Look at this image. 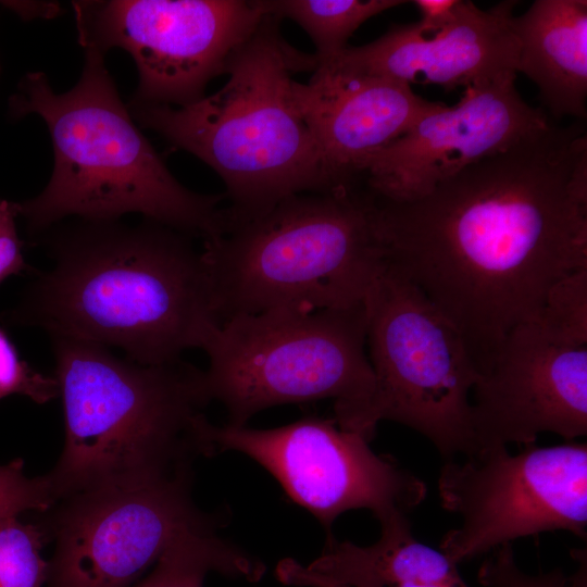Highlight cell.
I'll use <instances>...</instances> for the list:
<instances>
[{"label":"cell","instance_id":"1","mask_svg":"<svg viewBox=\"0 0 587 587\" xmlns=\"http://www.w3.org/2000/svg\"><path fill=\"white\" fill-rule=\"evenodd\" d=\"M373 198L387 265L457 327L479 374L515 326L538 319L553 286L587 267L579 123L551 124L420 199Z\"/></svg>","mask_w":587,"mask_h":587},{"label":"cell","instance_id":"2","mask_svg":"<svg viewBox=\"0 0 587 587\" xmlns=\"http://www.w3.org/2000/svg\"><path fill=\"white\" fill-rule=\"evenodd\" d=\"M190 238L149 220L64 227L50 241L53 267L13 317L52 337L118 347L146 365L203 350L221 321L208 264Z\"/></svg>","mask_w":587,"mask_h":587},{"label":"cell","instance_id":"3","mask_svg":"<svg viewBox=\"0 0 587 587\" xmlns=\"http://www.w3.org/2000/svg\"><path fill=\"white\" fill-rule=\"evenodd\" d=\"M9 117L39 115L50 132L54 166L46 188L18 202L28 232L47 230L74 215L117 221L147 220L203 241L230 226L225 195H203L182 185L135 125L115 87L104 54L85 51L76 85L55 93L42 72L27 73L9 98Z\"/></svg>","mask_w":587,"mask_h":587},{"label":"cell","instance_id":"4","mask_svg":"<svg viewBox=\"0 0 587 587\" xmlns=\"http://www.w3.org/2000/svg\"><path fill=\"white\" fill-rule=\"evenodd\" d=\"M52 338L64 446L43 476L55 502L167 479L210 457L204 371L182 360L140 364L99 344Z\"/></svg>","mask_w":587,"mask_h":587},{"label":"cell","instance_id":"5","mask_svg":"<svg viewBox=\"0 0 587 587\" xmlns=\"http://www.w3.org/2000/svg\"><path fill=\"white\" fill-rule=\"evenodd\" d=\"M279 22L264 15L232 55L228 79L216 92L183 108L128 104L141 126L221 177L232 226L288 197L339 187L294 97L292 73L314 71L315 58L290 47Z\"/></svg>","mask_w":587,"mask_h":587},{"label":"cell","instance_id":"6","mask_svg":"<svg viewBox=\"0 0 587 587\" xmlns=\"http://www.w3.org/2000/svg\"><path fill=\"white\" fill-rule=\"evenodd\" d=\"M221 324L276 309L358 305L386 268L364 184L288 197L203 241Z\"/></svg>","mask_w":587,"mask_h":587},{"label":"cell","instance_id":"7","mask_svg":"<svg viewBox=\"0 0 587 587\" xmlns=\"http://www.w3.org/2000/svg\"><path fill=\"white\" fill-rule=\"evenodd\" d=\"M366 332L365 301L233 316L203 348L210 398L225 407L232 426L275 405L332 399L336 423L370 441L377 423Z\"/></svg>","mask_w":587,"mask_h":587},{"label":"cell","instance_id":"8","mask_svg":"<svg viewBox=\"0 0 587 587\" xmlns=\"http://www.w3.org/2000/svg\"><path fill=\"white\" fill-rule=\"evenodd\" d=\"M373 415L419 432L446 461L475 451L470 391L479 372L457 327L386 264L366 298Z\"/></svg>","mask_w":587,"mask_h":587},{"label":"cell","instance_id":"9","mask_svg":"<svg viewBox=\"0 0 587 587\" xmlns=\"http://www.w3.org/2000/svg\"><path fill=\"white\" fill-rule=\"evenodd\" d=\"M438 492L442 508L461 519L440 541L455 564L545 532L585 539L587 445L530 444L513 455L505 446L480 449L445 462Z\"/></svg>","mask_w":587,"mask_h":587},{"label":"cell","instance_id":"10","mask_svg":"<svg viewBox=\"0 0 587 587\" xmlns=\"http://www.w3.org/2000/svg\"><path fill=\"white\" fill-rule=\"evenodd\" d=\"M84 51L112 48L134 59L139 83L132 102L187 107L225 74L264 12L259 0L73 1Z\"/></svg>","mask_w":587,"mask_h":587},{"label":"cell","instance_id":"11","mask_svg":"<svg viewBox=\"0 0 587 587\" xmlns=\"http://www.w3.org/2000/svg\"><path fill=\"white\" fill-rule=\"evenodd\" d=\"M193 473L130 488L82 492L40 523L54 540L47 587H132L184 536L223 527L192 500Z\"/></svg>","mask_w":587,"mask_h":587},{"label":"cell","instance_id":"12","mask_svg":"<svg viewBox=\"0 0 587 587\" xmlns=\"http://www.w3.org/2000/svg\"><path fill=\"white\" fill-rule=\"evenodd\" d=\"M207 436L211 457L224 451L248 455L327 530L353 509H369L378 521L408 514L427 494L421 478L391 455L375 453L369 440L335 419L309 416L268 429L210 423Z\"/></svg>","mask_w":587,"mask_h":587},{"label":"cell","instance_id":"13","mask_svg":"<svg viewBox=\"0 0 587 587\" xmlns=\"http://www.w3.org/2000/svg\"><path fill=\"white\" fill-rule=\"evenodd\" d=\"M472 390L474 452L535 444L547 432L570 441L585 436L587 346L566 342L536 321L520 324Z\"/></svg>","mask_w":587,"mask_h":587},{"label":"cell","instance_id":"14","mask_svg":"<svg viewBox=\"0 0 587 587\" xmlns=\"http://www.w3.org/2000/svg\"><path fill=\"white\" fill-rule=\"evenodd\" d=\"M516 77L464 88L460 101L421 116L366 164L362 182L377 198L407 202L463 168L503 152L551 125L526 103Z\"/></svg>","mask_w":587,"mask_h":587},{"label":"cell","instance_id":"15","mask_svg":"<svg viewBox=\"0 0 587 587\" xmlns=\"http://www.w3.org/2000/svg\"><path fill=\"white\" fill-rule=\"evenodd\" d=\"M515 5L516 1L505 0L483 10L462 0L455 18L437 32L423 34L414 23L392 25L376 40L347 47L323 63L353 74L446 90L516 77Z\"/></svg>","mask_w":587,"mask_h":587},{"label":"cell","instance_id":"16","mask_svg":"<svg viewBox=\"0 0 587 587\" xmlns=\"http://www.w3.org/2000/svg\"><path fill=\"white\" fill-rule=\"evenodd\" d=\"M295 101L337 186L362 179L369 161L440 103L412 86L317 64L308 83L294 80Z\"/></svg>","mask_w":587,"mask_h":587},{"label":"cell","instance_id":"17","mask_svg":"<svg viewBox=\"0 0 587 587\" xmlns=\"http://www.w3.org/2000/svg\"><path fill=\"white\" fill-rule=\"evenodd\" d=\"M516 72L539 89L555 118L586 117L587 1L536 0L512 22Z\"/></svg>","mask_w":587,"mask_h":587},{"label":"cell","instance_id":"18","mask_svg":"<svg viewBox=\"0 0 587 587\" xmlns=\"http://www.w3.org/2000/svg\"><path fill=\"white\" fill-rule=\"evenodd\" d=\"M404 513L380 521L379 539L366 547L327 537L308 570L351 587H469L457 564L412 534Z\"/></svg>","mask_w":587,"mask_h":587},{"label":"cell","instance_id":"19","mask_svg":"<svg viewBox=\"0 0 587 587\" xmlns=\"http://www.w3.org/2000/svg\"><path fill=\"white\" fill-rule=\"evenodd\" d=\"M210 572L255 583L264 575L265 566L223 539L217 530H199L173 544L132 587H203Z\"/></svg>","mask_w":587,"mask_h":587},{"label":"cell","instance_id":"20","mask_svg":"<svg viewBox=\"0 0 587 587\" xmlns=\"http://www.w3.org/2000/svg\"><path fill=\"white\" fill-rule=\"evenodd\" d=\"M264 14L297 23L312 40L316 65L344 49L369 18L398 7L401 0H259Z\"/></svg>","mask_w":587,"mask_h":587},{"label":"cell","instance_id":"21","mask_svg":"<svg viewBox=\"0 0 587 587\" xmlns=\"http://www.w3.org/2000/svg\"><path fill=\"white\" fill-rule=\"evenodd\" d=\"M48 541L40 524L17 516L0 520V587H42L49 561L41 550Z\"/></svg>","mask_w":587,"mask_h":587},{"label":"cell","instance_id":"22","mask_svg":"<svg viewBox=\"0 0 587 587\" xmlns=\"http://www.w3.org/2000/svg\"><path fill=\"white\" fill-rule=\"evenodd\" d=\"M536 322L566 342L587 346V267L553 286Z\"/></svg>","mask_w":587,"mask_h":587},{"label":"cell","instance_id":"23","mask_svg":"<svg viewBox=\"0 0 587 587\" xmlns=\"http://www.w3.org/2000/svg\"><path fill=\"white\" fill-rule=\"evenodd\" d=\"M578 562L575 571L567 574L555 569L549 573L530 575L516 564L511 544L494 550L478 570V582L485 587H587L586 550H572Z\"/></svg>","mask_w":587,"mask_h":587},{"label":"cell","instance_id":"24","mask_svg":"<svg viewBox=\"0 0 587 587\" xmlns=\"http://www.w3.org/2000/svg\"><path fill=\"white\" fill-rule=\"evenodd\" d=\"M14 394L42 404L59 397V386L54 376H47L24 361L0 328V399Z\"/></svg>","mask_w":587,"mask_h":587},{"label":"cell","instance_id":"25","mask_svg":"<svg viewBox=\"0 0 587 587\" xmlns=\"http://www.w3.org/2000/svg\"><path fill=\"white\" fill-rule=\"evenodd\" d=\"M55 503L45 476L28 477L23 460L0 465V520L27 511L45 513Z\"/></svg>","mask_w":587,"mask_h":587},{"label":"cell","instance_id":"26","mask_svg":"<svg viewBox=\"0 0 587 587\" xmlns=\"http://www.w3.org/2000/svg\"><path fill=\"white\" fill-rule=\"evenodd\" d=\"M17 216V203L0 199V284L29 270L23 254V241L16 230Z\"/></svg>","mask_w":587,"mask_h":587},{"label":"cell","instance_id":"27","mask_svg":"<svg viewBox=\"0 0 587 587\" xmlns=\"http://www.w3.org/2000/svg\"><path fill=\"white\" fill-rule=\"evenodd\" d=\"M421 20L415 24L423 34L437 32L451 23L460 10L462 0H415Z\"/></svg>","mask_w":587,"mask_h":587},{"label":"cell","instance_id":"28","mask_svg":"<svg viewBox=\"0 0 587 587\" xmlns=\"http://www.w3.org/2000/svg\"><path fill=\"white\" fill-rule=\"evenodd\" d=\"M276 577L288 586L297 587H351L333 582L320 574L311 572L304 564L291 558H285L276 565Z\"/></svg>","mask_w":587,"mask_h":587},{"label":"cell","instance_id":"29","mask_svg":"<svg viewBox=\"0 0 587 587\" xmlns=\"http://www.w3.org/2000/svg\"><path fill=\"white\" fill-rule=\"evenodd\" d=\"M1 5L11 10L24 21L50 18L62 12L58 2L47 1H0Z\"/></svg>","mask_w":587,"mask_h":587},{"label":"cell","instance_id":"30","mask_svg":"<svg viewBox=\"0 0 587 587\" xmlns=\"http://www.w3.org/2000/svg\"><path fill=\"white\" fill-rule=\"evenodd\" d=\"M0 70H1V67H0Z\"/></svg>","mask_w":587,"mask_h":587}]
</instances>
